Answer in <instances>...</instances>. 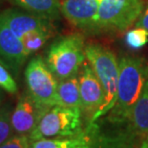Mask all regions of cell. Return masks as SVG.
<instances>
[{
	"label": "cell",
	"instance_id": "obj_6",
	"mask_svg": "<svg viewBox=\"0 0 148 148\" xmlns=\"http://www.w3.org/2000/svg\"><path fill=\"white\" fill-rule=\"evenodd\" d=\"M143 12V0H102L96 29L126 30L140 18Z\"/></svg>",
	"mask_w": 148,
	"mask_h": 148
},
{
	"label": "cell",
	"instance_id": "obj_21",
	"mask_svg": "<svg viewBox=\"0 0 148 148\" xmlns=\"http://www.w3.org/2000/svg\"><path fill=\"white\" fill-rule=\"evenodd\" d=\"M30 138L26 135H17L2 143L0 148H30Z\"/></svg>",
	"mask_w": 148,
	"mask_h": 148
},
{
	"label": "cell",
	"instance_id": "obj_23",
	"mask_svg": "<svg viewBox=\"0 0 148 148\" xmlns=\"http://www.w3.org/2000/svg\"><path fill=\"white\" fill-rule=\"evenodd\" d=\"M141 148H148V136L146 138V140L143 141V144H141Z\"/></svg>",
	"mask_w": 148,
	"mask_h": 148
},
{
	"label": "cell",
	"instance_id": "obj_8",
	"mask_svg": "<svg viewBox=\"0 0 148 148\" xmlns=\"http://www.w3.org/2000/svg\"><path fill=\"white\" fill-rule=\"evenodd\" d=\"M49 108L36 101L30 94L21 96L11 115L14 132L17 135H30Z\"/></svg>",
	"mask_w": 148,
	"mask_h": 148
},
{
	"label": "cell",
	"instance_id": "obj_10",
	"mask_svg": "<svg viewBox=\"0 0 148 148\" xmlns=\"http://www.w3.org/2000/svg\"><path fill=\"white\" fill-rule=\"evenodd\" d=\"M79 90L82 109L94 114L104 100V90L90 64L83 63L79 77Z\"/></svg>",
	"mask_w": 148,
	"mask_h": 148
},
{
	"label": "cell",
	"instance_id": "obj_17",
	"mask_svg": "<svg viewBox=\"0 0 148 148\" xmlns=\"http://www.w3.org/2000/svg\"><path fill=\"white\" fill-rule=\"evenodd\" d=\"M51 36V32L49 31H33L27 33L21 38L25 51L28 55L36 52L45 44L47 40Z\"/></svg>",
	"mask_w": 148,
	"mask_h": 148
},
{
	"label": "cell",
	"instance_id": "obj_14",
	"mask_svg": "<svg viewBox=\"0 0 148 148\" xmlns=\"http://www.w3.org/2000/svg\"><path fill=\"white\" fill-rule=\"evenodd\" d=\"M15 4L26 9L32 14L46 18L56 20L60 17L61 3L59 0H12Z\"/></svg>",
	"mask_w": 148,
	"mask_h": 148
},
{
	"label": "cell",
	"instance_id": "obj_15",
	"mask_svg": "<svg viewBox=\"0 0 148 148\" xmlns=\"http://www.w3.org/2000/svg\"><path fill=\"white\" fill-rule=\"evenodd\" d=\"M130 120L138 135L148 136V80L133 110Z\"/></svg>",
	"mask_w": 148,
	"mask_h": 148
},
{
	"label": "cell",
	"instance_id": "obj_19",
	"mask_svg": "<svg viewBox=\"0 0 148 148\" xmlns=\"http://www.w3.org/2000/svg\"><path fill=\"white\" fill-rule=\"evenodd\" d=\"M11 112L9 109L4 108L0 110V145L6 142L12 137V129L11 122Z\"/></svg>",
	"mask_w": 148,
	"mask_h": 148
},
{
	"label": "cell",
	"instance_id": "obj_3",
	"mask_svg": "<svg viewBox=\"0 0 148 148\" xmlns=\"http://www.w3.org/2000/svg\"><path fill=\"white\" fill-rule=\"evenodd\" d=\"M83 38L73 34L53 42L47 52L46 64L59 81L75 76L85 61Z\"/></svg>",
	"mask_w": 148,
	"mask_h": 148
},
{
	"label": "cell",
	"instance_id": "obj_1",
	"mask_svg": "<svg viewBox=\"0 0 148 148\" xmlns=\"http://www.w3.org/2000/svg\"><path fill=\"white\" fill-rule=\"evenodd\" d=\"M119 75L116 104L110 111L113 120H130L147 79V68L138 58L123 57L119 63Z\"/></svg>",
	"mask_w": 148,
	"mask_h": 148
},
{
	"label": "cell",
	"instance_id": "obj_20",
	"mask_svg": "<svg viewBox=\"0 0 148 148\" xmlns=\"http://www.w3.org/2000/svg\"><path fill=\"white\" fill-rule=\"evenodd\" d=\"M0 88L11 94L17 92V85L9 70L0 63Z\"/></svg>",
	"mask_w": 148,
	"mask_h": 148
},
{
	"label": "cell",
	"instance_id": "obj_11",
	"mask_svg": "<svg viewBox=\"0 0 148 148\" xmlns=\"http://www.w3.org/2000/svg\"><path fill=\"white\" fill-rule=\"evenodd\" d=\"M0 19L20 39L24 35L33 31L51 32V24L48 19L15 9H8L0 13Z\"/></svg>",
	"mask_w": 148,
	"mask_h": 148
},
{
	"label": "cell",
	"instance_id": "obj_9",
	"mask_svg": "<svg viewBox=\"0 0 148 148\" xmlns=\"http://www.w3.org/2000/svg\"><path fill=\"white\" fill-rule=\"evenodd\" d=\"M102 0H64L61 13L72 24L82 29H95Z\"/></svg>",
	"mask_w": 148,
	"mask_h": 148
},
{
	"label": "cell",
	"instance_id": "obj_22",
	"mask_svg": "<svg viewBox=\"0 0 148 148\" xmlns=\"http://www.w3.org/2000/svg\"><path fill=\"white\" fill-rule=\"evenodd\" d=\"M135 26L136 28H141V29L148 31V6L145 8V10H143V14L137 20Z\"/></svg>",
	"mask_w": 148,
	"mask_h": 148
},
{
	"label": "cell",
	"instance_id": "obj_24",
	"mask_svg": "<svg viewBox=\"0 0 148 148\" xmlns=\"http://www.w3.org/2000/svg\"><path fill=\"white\" fill-rule=\"evenodd\" d=\"M0 102H1V92H0Z\"/></svg>",
	"mask_w": 148,
	"mask_h": 148
},
{
	"label": "cell",
	"instance_id": "obj_2",
	"mask_svg": "<svg viewBox=\"0 0 148 148\" xmlns=\"http://www.w3.org/2000/svg\"><path fill=\"white\" fill-rule=\"evenodd\" d=\"M85 56L104 90L102 105L94 114L91 120L94 122L114 108L118 92L119 65L114 53L99 44H87L85 46Z\"/></svg>",
	"mask_w": 148,
	"mask_h": 148
},
{
	"label": "cell",
	"instance_id": "obj_7",
	"mask_svg": "<svg viewBox=\"0 0 148 148\" xmlns=\"http://www.w3.org/2000/svg\"><path fill=\"white\" fill-rule=\"evenodd\" d=\"M29 94L47 107L58 105V81L44 60L37 56L31 60L25 70Z\"/></svg>",
	"mask_w": 148,
	"mask_h": 148
},
{
	"label": "cell",
	"instance_id": "obj_18",
	"mask_svg": "<svg viewBox=\"0 0 148 148\" xmlns=\"http://www.w3.org/2000/svg\"><path fill=\"white\" fill-rule=\"evenodd\" d=\"M148 31L141 28H135L128 31L125 36V42L132 49H140L148 42Z\"/></svg>",
	"mask_w": 148,
	"mask_h": 148
},
{
	"label": "cell",
	"instance_id": "obj_5",
	"mask_svg": "<svg viewBox=\"0 0 148 148\" xmlns=\"http://www.w3.org/2000/svg\"><path fill=\"white\" fill-rule=\"evenodd\" d=\"M81 133L80 110L56 105L47 110L29 138L30 140H38L75 137Z\"/></svg>",
	"mask_w": 148,
	"mask_h": 148
},
{
	"label": "cell",
	"instance_id": "obj_16",
	"mask_svg": "<svg viewBox=\"0 0 148 148\" xmlns=\"http://www.w3.org/2000/svg\"><path fill=\"white\" fill-rule=\"evenodd\" d=\"M86 146L87 138L84 132L70 138H43L30 142V148H86Z\"/></svg>",
	"mask_w": 148,
	"mask_h": 148
},
{
	"label": "cell",
	"instance_id": "obj_13",
	"mask_svg": "<svg viewBox=\"0 0 148 148\" xmlns=\"http://www.w3.org/2000/svg\"><path fill=\"white\" fill-rule=\"evenodd\" d=\"M58 105L66 108L82 109L79 80L77 75L58 82Z\"/></svg>",
	"mask_w": 148,
	"mask_h": 148
},
{
	"label": "cell",
	"instance_id": "obj_12",
	"mask_svg": "<svg viewBox=\"0 0 148 148\" xmlns=\"http://www.w3.org/2000/svg\"><path fill=\"white\" fill-rule=\"evenodd\" d=\"M28 56L20 38L0 19V57L12 69L18 70Z\"/></svg>",
	"mask_w": 148,
	"mask_h": 148
},
{
	"label": "cell",
	"instance_id": "obj_4",
	"mask_svg": "<svg viewBox=\"0 0 148 148\" xmlns=\"http://www.w3.org/2000/svg\"><path fill=\"white\" fill-rule=\"evenodd\" d=\"M87 138L86 148H135L138 133L131 120L91 122L84 132Z\"/></svg>",
	"mask_w": 148,
	"mask_h": 148
}]
</instances>
